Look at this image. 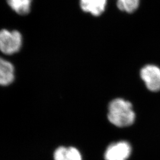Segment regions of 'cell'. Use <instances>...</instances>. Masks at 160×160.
<instances>
[{"instance_id":"obj_1","label":"cell","mask_w":160,"mask_h":160,"mask_svg":"<svg viewBox=\"0 0 160 160\" xmlns=\"http://www.w3.org/2000/svg\"><path fill=\"white\" fill-rule=\"evenodd\" d=\"M135 119V114L129 102L122 98H116L110 103L108 119L115 126H130L133 123Z\"/></svg>"},{"instance_id":"obj_2","label":"cell","mask_w":160,"mask_h":160,"mask_svg":"<svg viewBox=\"0 0 160 160\" xmlns=\"http://www.w3.org/2000/svg\"><path fill=\"white\" fill-rule=\"evenodd\" d=\"M22 45V36L17 30L0 31V51L6 55H12L19 51Z\"/></svg>"},{"instance_id":"obj_3","label":"cell","mask_w":160,"mask_h":160,"mask_svg":"<svg viewBox=\"0 0 160 160\" xmlns=\"http://www.w3.org/2000/svg\"><path fill=\"white\" fill-rule=\"evenodd\" d=\"M130 144L126 141L111 143L104 154L105 160H127L131 154Z\"/></svg>"},{"instance_id":"obj_4","label":"cell","mask_w":160,"mask_h":160,"mask_svg":"<svg viewBox=\"0 0 160 160\" xmlns=\"http://www.w3.org/2000/svg\"><path fill=\"white\" fill-rule=\"evenodd\" d=\"M141 77L147 88L151 92L160 90V69L152 65L144 67L141 71Z\"/></svg>"},{"instance_id":"obj_5","label":"cell","mask_w":160,"mask_h":160,"mask_svg":"<svg viewBox=\"0 0 160 160\" xmlns=\"http://www.w3.org/2000/svg\"><path fill=\"white\" fill-rule=\"evenodd\" d=\"M14 80V68L11 62L0 58V86H8Z\"/></svg>"},{"instance_id":"obj_6","label":"cell","mask_w":160,"mask_h":160,"mask_svg":"<svg viewBox=\"0 0 160 160\" xmlns=\"http://www.w3.org/2000/svg\"><path fill=\"white\" fill-rule=\"evenodd\" d=\"M106 4V0H80L82 10L95 16H100L104 12Z\"/></svg>"},{"instance_id":"obj_7","label":"cell","mask_w":160,"mask_h":160,"mask_svg":"<svg viewBox=\"0 0 160 160\" xmlns=\"http://www.w3.org/2000/svg\"><path fill=\"white\" fill-rule=\"evenodd\" d=\"M12 9L20 15H26L30 10L32 0H7Z\"/></svg>"},{"instance_id":"obj_8","label":"cell","mask_w":160,"mask_h":160,"mask_svg":"<svg viewBox=\"0 0 160 160\" xmlns=\"http://www.w3.org/2000/svg\"><path fill=\"white\" fill-rule=\"evenodd\" d=\"M117 5L120 10L132 12L137 8L139 0H118Z\"/></svg>"},{"instance_id":"obj_9","label":"cell","mask_w":160,"mask_h":160,"mask_svg":"<svg viewBox=\"0 0 160 160\" xmlns=\"http://www.w3.org/2000/svg\"><path fill=\"white\" fill-rule=\"evenodd\" d=\"M65 160H82L80 151L74 147L67 148Z\"/></svg>"},{"instance_id":"obj_10","label":"cell","mask_w":160,"mask_h":160,"mask_svg":"<svg viewBox=\"0 0 160 160\" xmlns=\"http://www.w3.org/2000/svg\"><path fill=\"white\" fill-rule=\"evenodd\" d=\"M67 148L61 147L56 149L54 153V160H65L67 154Z\"/></svg>"}]
</instances>
